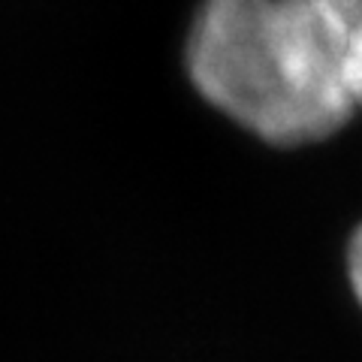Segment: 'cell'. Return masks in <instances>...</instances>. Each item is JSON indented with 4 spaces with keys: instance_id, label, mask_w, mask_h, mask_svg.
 Wrapping results in <instances>:
<instances>
[{
    "instance_id": "1",
    "label": "cell",
    "mask_w": 362,
    "mask_h": 362,
    "mask_svg": "<svg viewBox=\"0 0 362 362\" xmlns=\"http://www.w3.org/2000/svg\"><path fill=\"white\" fill-rule=\"evenodd\" d=\"M187 70L259 139H326L362 97V0H202Z\"/></svg>"
},
{
    "instance_id": "2",
    "label": "cell",
    "mask_w": 362,
    "mask_h": 362,
    "mask_svg": "<svg viewBox=\"0 0 362 362\" xmlns=\"http://www.w3.org/2000/svg\"><path fill=\"white\" fill-rule=\"evenodd\" d=\"M350 281H354V290H359V239L350 242Z\"/></svg>"
}]
</instances>
